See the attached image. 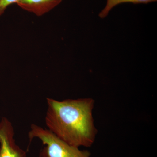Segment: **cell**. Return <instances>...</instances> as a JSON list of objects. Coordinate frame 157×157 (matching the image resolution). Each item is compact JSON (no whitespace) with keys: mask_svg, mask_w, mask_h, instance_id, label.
Instances as JSON below:
<instances>
[{"mask_svg":"<svg viewBox=\"0 0 157 157\" xmlns=\"http://www.w3.org/2000/svg\"><path fill=\"white\" fill-rule=\"evenodd\" d=\"M157 0H107L106 6L99 13V17L102 19L107 17L109 12L118 5L124 3H130L134 4H147L157 2Z\"/></svg>","mask_w":157,"mask_h":157,"instance_id":"obj_5","label":"cell"},{"mask_svg":"<svg viewBox=\"0 0 157 157\" xmlns=\"http://www.w3.org/2000/svg\"><path fill=\"white\" fill-rule=\"evenodd\" d=\"M12 124L6 117L0 121V157H26V152L15 143Z\"/></svg>","mask_w":157,"mask_h":157,"instance_id":"obj_3","label":"cell"},{"mask_svg":"<svg viewBox=\"0 0 157 157\" xmlns=\"http://www.w3.org/2000/svg\"><path fill=\"white\" fill-rule=\"evenodd\" d=\"M63 0H18L16 4L21 9L41 16L54 9Z\"/></svg>","mask_w":157,"mask_h":157,"instance_id":"obj_4","label":"cell"},{"mask_svg":"<svg viewBox=\"0 0 157 157\" xmlns=\"http://www.w3.org/2000/svg\"><path fill=\"white\" fill-rule=\"evenodd\" d=\"M18 0H0V16L2 15L6 9L12 4L17 3Z\"/></svg>","mask_w":157,"mask_h":157,"instance_id":"obj_6","label":"cell"},{"mask_svg":"<svg viewBox=\"0 0 157 157\" xmlns=\"http://www.w3.org/2000/svg\"><path fill=\"white\" fill-rule=\"evenodd\" d=\"M94 103L91 98L63 101L47 98L48 130L72 146L90 147L98 132L93 116Z\"/></svg>","mask_w":157,"mask_h":157,"instance_id":"obj_1","label":"cell"},{"mask_svg":"<svg viewBox=\"0 0 157 157\" xmlns=\"http://www.w3.org/2000/svg\"><path fill=\"white\" fill-rule=\"evenodd\" d=\"M30 142L35 138H39L44 145L39 157H90L88 151L80 150L59 138L48 129L37 125H31L28 133Z\"/></svg>","mask_w":157,"mask_h":157,"instance_id":"obj_2","label":"cell"}]
</instances>
